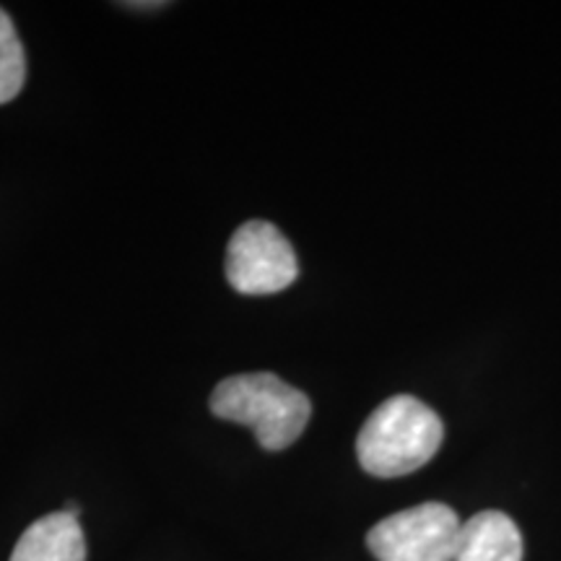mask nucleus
Instances as JSON below:
<instances>
[{
    "instance_id": "obj_5",
    "label": "nucleus",
    "mask_w": 561,
    "mask_h": 561,
    "mask_svg": "<svg viewBox=\"0 0 561 561\" xmlns=\"http://www.w3.org/2000/svg\"><path fill=\"white\" fill-rule=\"evenodd\" d=\"M11 561H87L79 517L66 510L39 517L19 538Z\"/></svg>"
},
{
    "instance_id": "obj_2",
    "label": "nucleus",
    "mask_w": 561,
    "mask_h": 561,
    "mask_svg": "<svg viewBox=\"0 0 561 561\" xmlns=\"http://www.w3.org/2000/svg\"><path fill=\"white\" fill-rule=\"evenodd\" d=\"M445 426L430 405L413 396H392L364 421L356 455L377 479H398L424 468L437 455Z\"/></svg>"
},
{
    "instance_id": "obj_6",
    "label": "nucleus",
    "mask_w": 561,
    "mask_h": 561,
    "mask_svg": "<svg viewBox=\"0 0 561 561\" xmlns=\"http://www.w3.org/2000/svg\"><path fill=\"white\" fill-rule=\"evenodd\" d=\"M455 561H523L520 528L504 512H479L462 523Z\"/></svg>"
},
{
    "instance_id": "obj_4",
    "label": "nucleus",
    "mask_w": 561,
    "mask_h": 561,
    "mask_svg": "<svg viewBox=\"0 0 561 561\" xmlns=\"http://www.w3.org/2000/svg\"><path fill=\"white\" fill-rule=\"evenodd\" d=\"M224 271L234 291L248 297H268L289 289L297 280L299 261L278 227L252 219L231 234Z\"/></svg>"
},
{
    "instance_id": "obj_3",
    "label": "nucleus",
    "mask_w": 561,
    "mask_h": 561,
    "mask_svg": "<svg viewBox=\"0 0 561 561\" xmlns=\"http://www.w3.org/2000/svg\"><path fill=\"white\" fill-rule=\"evenodd\" d=\"M462 523L439 502L396 512L367 533L377 561H455Z\"/></svg>"
},
{
    "instance_id": "obj_1",
    "label": "nucleus",
    "mask_w": 561,
    "mask_h": 561,
    "mask_svg": "<svg viewBox=\"0 0 561 561\" xmlns=\"http://www.w3.org/2000/svg\"><path fill=\"white\" fill-rule=\"evenodd\" d=\"M210 411L224 421L252 430L263 450L278 453L294 445L310 424L312 403L273 371L227 377L210 392Z\"/></svg>"
},
{
    "instance_id": "obj_7",
    "label": "nucleus",
    "mask_w": 561,
    "mask_h": 561,
    "mask_svg": "<svg viewBox=\"0 0 561 561\" xmlns=\"http://www.w3.org/2000/svg\"><path fill=\"white\" fill-rule=\"evenodd\" d=\"M26 81V55L21 47L16 26L9 13L0 9V104L16 100Z\"/></svg>"
}]
</instances>
